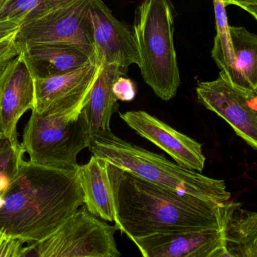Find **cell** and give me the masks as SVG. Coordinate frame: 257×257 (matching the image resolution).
<instances>
[{"label": "cell", "instance_id": "6da1fadb", "mask_svg": "<svg viewBox=\"0 0 257 257\" xmlns=\"http://www.w3.org/2000/svg\"><path fill=\"white\" fill-rule=\"evenodd\" d=\"M108 169L114 223L132 241L155 234L223 227L229 201L211 203L156 185L109 163Z\"/></svg>", "mask_w": 257, "mask_h": 257}, {"label": "cell", "instance_id": "7c38bea8", "mask_svg": "<svg viewBox=\"0 0 257 257\" xmlns=\"http://www.w3.org/2000/svg\"><path fill=\"white\" fill-rule=\"evenodd\" d=\"M35 80L22 54L9 65L0 77V128L4 139L18 148V122L33 109Z\"/></svg>", "mask_w": 257, "mask_h": 257}, {"label": "cell", "instance_id": "8fae6325", "mask_svg": "<svg viewBox=\"0 0 257 257\" xmlns=\"http://www.w3.org/2000/svg\"><path fill=\"white\" fill-rule=\"evenodd\" d=\"M120 118L139 136L152 142L186 169L202 172L205 157L202 145L144 111L119 114Z\"/></svg>", "mask_w": 257, "mask_h": 257}, {"label": "cell", "instance_id": "f546056e", "mask_svg": "<svg viewBox=\"0 0 257 257\" xmlns=\"http://www.w3.org/2000/svg\"><path fill=\"white\" fill-rule=\"evenodd\" d=\"M248 2V0H224L225 5L229 6V5H234V6H238L242 3H245Z\"/></svg>", "mask_w": 257, "mask_h": 257}, {"label": "cell", "instance_id": "2e32d148", "mask_svg": "<svg viewBox=\"0 0 257 257\" xmlns=\"http://www.w3.org/2000/svg\"><path fill=\"white\" fill-rule=\"evenodd\" d=\"M100 64L99 75L82 110L88 123L90 139L113 135L110 122L113 114L118 111V99L113 92V86L118 78L127 74L117 65Z\"/></svg>", "mask_w": 257, "mask_h": 257}, {"label": "cell", "instance_id": "3957f363", "mask_svg": "<svg viewBox=\"0 0 257 257\" xmlns=\"http://www.w3.org/2000/svg\"><path fill=\"white\" fill-rule=\"evenodd\" d=\"M89 150L93 155L163 188L217 205L230 200L231 193L223 180L186 169L114 134L92 138Z\"/></svg>", "mask_w": 257, "mask_h": 257}, {"label": "cell", "instance_id": "4316f807", "mask_svg": "<svg viewBox=\"0 0 257 257\" xmlns=\"http://www.w3.org/2000/svg\"><path fill=\"white\" fill-rule=\"evenodd\" d=\"M18 257H39V253L35 243L30 244L27 247H23L21 253Z\"/></svg>", "mask_w": 257, "mask_h": 257}, {"label": "cell", "instance_id": "7402d4cb", "mask_svg": "<svg viewBox=\"0 0 257 257\" xmlns=\"http://www.w3.org/2000/svg\"><path fill=\"white\" fill-rule=\"evenodd\" d=\"M16 33L0 40V77L21 54V46L17 40Z\"/></svg>", "mask_w": 257, "mask_h": 257}, {"label": "cell", "instance_id": "8992f818", "mask_svg": "<svg viewBox=\"0 0 257 257\" xmlns=\"http://www.w3.org/2000/svg\"><path fill=\"white\" fill-rule=\"evenodd\" d=\"M118 228L99 220L83 205L54 235L35 243L39 257H120Z\"/></svg>", "mask_w": 257, "mask_h": 257}, {"label": "cell", "instance_id": "5b68a950", "mask_svg": "<svg viewBox=\"0 0 257 257\" xmlns=\"http://www.w3.org/2000/svg\"><path fill=\"white\" fill-rule=\"evenodd\" d=\"M90 144V130L84 111L47 117L32 111L21 145L33 164L78 172L77 157Z\"/></svg>", "mask_w": 257, "mask_h": 257}, {"label": "cell", "instance_id": "277c9868", "mask_svg": "<svg viewBox=\"0 0 257 257\" xmlns=\"http://www.w3.org/2000/svg\"><path fill=\"white\" fill-rule=\"evenodd\" d=\"M174 12L170 0H142L133 24L142 78L164 101L173 99L181 84L174 46Z\"/></svg>", "mask_w": 257, "mask_h": 257}, {"label": "cell", "instance_id": "1f68e13d", "mask_svg": "<svg viewBox=\"0 0 257 257\" xmlns=\"http://www.w3.org/2000/svg\"><path fill=\"white\" fill-rule=\"evenodd\" d=\"M3 139H4V138H3V133H2L1 128H0V142H2V140H3Z\"/></svg>", "mask_w": 257, "mask_h": 257}, {"label": "cell", "instance_id": "603a6c76", "mask_svg": "<svg viewBox=\"0 0 257 257\" xmlns=\"http://www.w3.org/2000/svg\"><path fill=\"white\" fill-rule=\"evenodd\" d=\"M113 92L118 100L130 102L136 97V91L134 83L130 78L120 76L113 86Z\"/></svg>", "mask_w": 257, "mask_h": 257}, {"label": "cell", "instance_id": "484cf974", "mask_svg": "<svg viewBox=\"0 0 257 257\" xmlns=\"http://www.w3.org/2000/svg\"><path fill=\"white\" fill-rule=\"evenodd\" d=\"M237 6L248 12L257 20V0H248L247 3L238 5Z\"/></svg>", "mask_w": 257, "mask_h": 257}, {"label": "cell", "instance_id": "d4e9b609", "mask_svg": "<svg viewBox=\"0 0 257 257\" xmlns=\"http://www.w3.org/2000/svg\"><path fill=\"white\" fill-rule=\"evenodd\" d=\"M22 23L18 19L0 20V40L16 33Z\"/></svg>", "mask_w": 257, "mask_h": 257}, {"label": "cell", "instance_id": "9a60e30c", "mask_svg": "<svg viewBox=\"0 0 257 257\" xmlns=\"http://www.w3.org/2000/svg\"><path fill=\"white\" fill-rule=\"evenodd\" d=\"M21 54L34 79L64 75L95 59L81 48L62 44L22 45Z\"/></svg>", "mask_w": 257, "mask_h": 257}, {"label": "cell", "instance_id": "d6986e66", "mask_svg": "<svg viewBox=\"0 0 257 257\" xmlns=\"http://www.w3.org/2000/svg\"><path fill=\"white\" fill-rule=\"evenodd\" d=\"M75 1L76 0H14L0 16V20L18 19L23 22L33 21Z\"/></svg>", "mask_w": 257, "mask_h": 257}, {"label": "cell", "instance_id": "ffe728a7", "mask_svg": "<svg viewBox=\"0 0 257 257\" xmlns=\"http://www.w3.org/2000/svg\"><path fill=\"white\" fill-rule=\"evenodd\" d=\"M25 153L22 145L15 148L9 141L0 142V208L4 203V197L16 176Z\"/></svg>", "mask_w": 257, "mask_h": 257}, {"label": "cell", "instance_id": "f1b7e54d", "mask_svg": "<svg viewBox=\"0 0 257 257\" xmlns=\"http://www.w3.org/2000/svg\"><path fill=\"white\" fill-rule=\"evenodd\" d=\"M13 1L14 0H0V16L4 13L5 11Z\"/></svg>", "mask_w": 257, "mask_h": 257}, {"label": "cell", "instance_id": "5bb4252c", "mask_svg": "<svg viewBox=\"0 0 257 257\" xmlns=\"http://www.w3.org/2000/svg\"><path fill=\"white\" fill-rule=\"evenodd\" d=\"M231 49L217 66L232 85L242 91L257 92V36L242 27H229Z\"/></svg>", "mask_w": 257, "mask_h": 257}, {"label": "cell", "instance_id": "44dd1931", "mask_svg": "<svg viewBox=\"0 0 257 257\" xmlns=\"http://www.w3.org/2000/svg\"><path fill=\"white\" fill-rule=\"evenodd\" d=\"M213 3L215 14L217 34L214 38L211 57L217 64L229 54L232 49V45L229 33L230 26L228 24L226 6L224 0H213Z\"/></svg>", "mask_w": 257, "mask_h": 257}, {"label": "cell", "instance_id": "4fadbf2b", "mask_svg": "<svg viewBox=\"0 0 257 257\" xmlns=\"http://www.w3.org/2000/svg\"><path fill=\"white\" fill-rule=\"evenodd\" d=\"M142 257H210L223 245V229L155 234L133 240Z\"/></svg>", "mask_w": 257, "mask_h": 257}, {"label": "cell", "instance_id": "7a4b0ae2", "mask_svg": "<svg viewBox=\"0 0 257 257\" xmlns=\"http://www.w3.org/2000/svg\"><path fill=\"white\" fill-rule=\"evenodd\" d=\"M78 172L24 160L0 208V232L29 244L54 235L84 205Z\"/></svg>", "mask_w": 257, "mask_h": 257}, {"label": "cell", "instance_id": "cb8c5ba5", "mask_svg": "<svg viewBox=\"0 0 257 257\" xmlns=\"http://www.w3.org/2000/svg\"><path fill=\"white\" fill-rule=\"evenodd\" d=\"M24 244L18 238L6 236L0 246V257H18Z\"/></svg>", "mask_w": 257, "mask_h": 257}, {"label": "cell", "instance_id": "9c48e42d", "mask_svg": "<svg viewBox=\"0 0 257 257\" xmlns=\"http://www.w3.org/2000/svg\"><path fill=\"white\" fill-rule=\"evenodd\" d=\"M86 20L97 63L115 64L126 72L132 64L141 68L142 59L133 32L102 0H92Z\"/></svg>", "mask_w": 257, "mask_h": 257}, {"label": "cell", "instance_id": "ba28073f", "mask_svg": "<svg viewBox=\"0 0 257 257\" xmlns=\"http://www.w3.org/2000/svg\"><path fill=\"white\" fill-rule=\"evenodd\" d=\"M96 58L82 67L45 79L35 80V102L32 111L44 117L80 114L99 75Z\"/></svg>", "mask_w": 257, "mask_h": 257}, {"label": "cell", "instance_id": "e0dca14e", "mask_svg": "<svg viewBox=\"0 0 257 257\" xmlns=\"http://www.w3.org/2000/svg\"><path fill=\"white\" fill-rule=\"evenodd\" d=\"M223 229V247L210 257H257V212L229 200Z\"/></svg>", "mask_w": 257, "mask_h": 257}, {"label": "cell", "instance_id": "52a82bcc", "mask_svg": "<svg viewBox=\"0 0 257 257\" xmlns=\"http://www.w3.org/2000/svg\"><path fill=\"white\" fill-rule=\"evenodd\" d=\"M91 2L76 0L37 19L23 22L17 31V40L21 46L34 44L72 45L94 57L86 20Z\"/></svg>", "mask_w": 257, "mask_h": 257}, {"label": "cell", "instance_id": "30bf717a", "mask_svg": "<svg viewBox=\"0 0 257 257\" xmlns=\"http://www.w3.org/2000/svg\"><path fill=\"white\" fill-rule=\"evenodd\" d=\"M196 91L205 108L226 120L237 136L257 151V117L247 103L253 93L234 87L221 72L214 81L198 83Z\"/></svg>", "mask_w": 257, "mask_h": 257}, {"label": "cell", "instance_id": "83f0119b", "mask_svg": "<svg viewBox=\"0 0 257 257\" xmlns=\"http://www.w3.org/2000/svg\"><path fill=\"white\" fill-rule=\"evenodd\" d=\"M249 106L254 111L257 117V92L252 94L251 97L247 101Z\"/></svg>", "mask_w": 257, "mask_h": 257}, {"label": "cell", "instance_id": "4dcf8cb0", "mask_svg": "<svg viewBox=\"0 0 257 257\" xmlns=\"http://www.w3.org/2000/svg\"><path fill=\"white\" fill-rule=\"evenodd\" d=\"M6 238V234L3 233V232H0V246H1L2 243H3V241H4V239Z\"/></svg>", "mask_w": 257, "mask_h": 257}, {"label": "cell", "instance_id": "ac0fdd59", "mask_svg": "<svg viewBox=\"0 0 257 257\" xmlns=\"http://www.w3.org/2000/svg\"><path fill=\"white\" fill-rule=\"evenodd\" d=\"M108 165L104 159L92 155L88 163L79 166L78 180L87 211L105 221L114 222L115 212Z\"/></svg>", "mask_w": 257, "mask_h": 257}]
</instances>
